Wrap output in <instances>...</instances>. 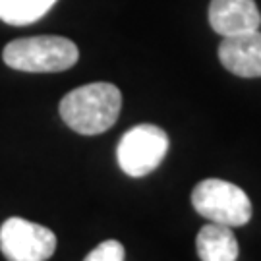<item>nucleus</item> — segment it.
Returning <instances> with one entry per match:
<instances>
[{"label": "nucleus", "mask_w": 261, "mask_h": 261, "mask_svg": "<svg viewBox=\"0 0 261 261\" xmlns=\"http://www.w3.org/2000/svg\"><path fill=\"white\" fill-rule=\"evenodd\" d=\"M122 107L120 89L112 84L82 85L60 101V116L68 128L82 136H97L114 126Z\"/></svg>", "instance_id": "f257e3e1"}, {"label": "nucleus", "mask_w": 261, "mask_h": 261, "mask_svg": "<svg viewBox=\"0 0 261 261\" xmlns=\"http://www.w3.org/2000/svg\"><path fill=\"white\" fill-rule=\"evenodd\" d=\"M6 66L29 74H53L70 70L80 58L74 41L56 35L16 39L4 47Z\"/></svg>", "instance_id": "f03ea898"}, {"label": "nucleus", "mask_w": 261, "mask_h": 261, "mask_svg": "<svg viewBox=\"0 0 261 261\" xmlns=\"http://www.w3.org/2000/svg\"><path fill=\"white\" fill-rule=\"evenodd\" d=\"M192 205L209 223L244 226L252 219V201L242 188L226 180H201L192 192Z\"/></svg>", "instance_id": "7ed1b4c3"}, {"label": "nucleus", "mask_w": 261, "mask_h": 261, "mask_svg": "<svg viewBox=\"0 0 261 261\" xmlns=\"http://www.w3.org/2000/svg\"><path fill=\"white\" fill-rule=\"evenodd\" d=\"M167 151V132L155 124H140L122 136L116 147V159L128 176L141 178L163 163Z\"/></svg>", "instance_id": "20e7f679"}, {"label": "nucleus", "mask_w": 261, "mask_h": 261, "mask_svg": "<svg viewBox=\"0 0 261 261\" xmlns=\"http://www.w3.org/2000/svg\"><path fill=\"white\" fill-rule=\"evenodd\" d=\"M0 250L8 261H47L56 250V236L43 224L12 217L0 226Z\"/></svg>", "instance_id": "39448f33"}, {"label": "nucleus", "mask_w": 261, "mask_h": 261, "mask_svg": "<svg viewBox=\"0 0 261 261\" xmlns=\"http://www.w3.org/2000/svg\"><path fill=\"white\" fill-rule=\"evenodd\" d=\"M221 64L240 77H261V31L223 37L219 47Z\"/></svg>", "instance_id": "423d86ee"}, {"label": "nucleus", "mask_w": 261, "mask_h": 261, "mask_svg": "<svg viewBox=\"0 0 261 261\" xmlns=\"http://www.w3.org/2000/svg\"><path fill=\"white\" fill-rule=\"evenodd\" d=\"M209 23L219 35L232 37L259 29L261 14L253 0H211Z\"/></svg>", "instance_id": "0eeeda50"}, {"label": "nucleus", "mask_w": 261, "mask_h": 261, "mask_svg": "<svg viewBox=\"0 0 261 261\" xmlns=\"http://www.w3.org/2000/svg\"><path fill=\"white\" fill-rule=\"evenodd\" d=\"M197 255L201 261H236L238 259V240L230 226L224 224H205L196 240Z\"/></svg>", "instance_id": "6e6552de"}, {"label": "nucleus", "mask_w": 261, "mask_h": 261, "mask_svg": "<svg viewBox=\"0 0 261 261\" xmlns=\"http://www.w3.org/2000/svg\"><path fill=\"white\" fill-rule=\"evenodd\" d=\"M58 0H0V19L8 25H29L41 19Z\"/></svg>", "instance_id": "1a4fd4ad"}, {"label": "nucleus", "mask_w": 261, "mask_h": 261, "mask_svg": "<svg viewBox=\"0 0 261 261\" xmlns=\"http://www.w3.org/2000/svg\"><path fill=\"white\" fill-rule=\"evenodd\" d=\"M124 257H126L124 246L118 240H107L95 246L84 261H124Z\"/></svg>", "instance_id": "9d476101"}]
</instances>
